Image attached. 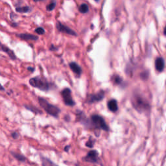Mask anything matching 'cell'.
Here are the masks:
<instances>
[{
    "instance_id": "cell-23",
    "label": "cell",
    "mask_w": 166,
    "mask_h": 166,
    "mask_svg": "<svg viewBox=\"0 0 166 166\" xmlns=\"http://www.w3.org/2000/svg\"><path fill=\"white\" fill-rule=\"evenodd\" d=\"M146 74H149V73H145V72H144V73H142V79H145V78L146 79H147L148 77L147 76H146Z\"/></svg>"
},
{
    "instance_id": "cell-11",
    "label": "cell",
    "mask_w": 166,
    "mask_h": 166,
    "mask_svg": "<svg viewBox=\"0 0 166 166\" xmlns=\"http://www.w3.org/2000/svg\"><path fill=\"white\" fill-rule=\"evenodd\" d=\"M0 50L3 51V52H5L6 54H7L9 57L11 58L12 60H16V56L15 53H14V51L12 50H11V49L9 48L8 47H6V45L1 44V47H0Z\"/></svg>"
},
{
    "instance_id": "cell-14",
    "label": "cell",
    "mask_w": 166,
    "mask_h": 166,
    "mask_svg": "<svg viewBox=\"0 0 166 166\" xmlns=\"http://www.w3.org/2000/svg\"><path fill=\"white\" fill-rule=\"evenodd\" d=\"M41 162L42 166H58L50 159L44 157H41Z\"/></svg>"
},
{
    "instance_id": "cell-21",
    "label": "cell",
    "mask_w": 166,
    "mask_h": 166,
    "mask_svg": "<svg viewBox=\"0 0 166 166\" xmlns=\"http://www.w3.org/2000/svg\"><path fill=\"white\" fill-rule=\"evenodd\" d=\"M35 32H37L38 34H44L45 33V30L42 27H38L35 29Z\"/></svg>"
},
{
    "instance_id": "cell-22",
    "label": "cell",
    "mask_w": 166,
    "mask_h": 166,
    "mask_svg": "<svg viewBox=\"0 0 166 166\" xmlns=\"http://www.w3.org/2000/svg\"><path fill=\"white\" fill-rule=\"evenodd\" d=\"M19 134L17 132H14L11 134V136L14 139H18L19 138Z\"/></svg>"
},
{
    "instance_id": "cell-20",
    "label": "cell",
    "mask_w": 166,
    "mask_h": 166,
    "mask_svg": "<svg viewBox=\"0 0 166 166\" xmlns=\"http://www.w3.org/2000/svg\"><path fill=\"white\" fill-rule=\"evenodd\" d=\"M94 142H95V140H93V139L90 137L89 140L86 142V146L89 148H92L94 145Z\"/></svg>"
},
{
    "instance_id": "cell-15",
    "label": "cell",
    "mask_w": 166,
    "mask_h": 166,
    "mask_svg": "<svg viewBox=\"0 0 166 166\" xmlns=\"http://www.w3.org/2000/svg\"><path fill=\"white\" fill-rule=\"evenodd\" d=\"M11 154L13 157L16 159V160H18L19 162H25L26 160L25 156L20 153H18V152H11Z\"/></svg>"
},
{
    "instance_id": "cell-9",
    "label": "cell",
    "mask_w": 166,
    "mask_h": 166,
    "mask_svg": "<svg viewBox=\"0 0 166 166\" xmlns=\"http://www.w3.org/2000/svg\"><path fill=\"white\" fill-rule=\"evenodd\" d=\"M165 61L162 57H158L155 60V68L158 72H162L164 70Z\"/></svg>"
},
{
    "instance_id": "cell-26",
    "label": "cell",
    "mask_w": 166,
    "mask_h": 166,
    "mask_svg": "<svg viewBox=\"0 0 166 166\" xmlns=\"http://www.w3.org/2000/svg\"><path fill=\"white\" fill-rule=\"evenodd\" d=\"M0 90L1 91H4L5 90V88H4V87H3L1 84H0Z\"/></svg>"
},
{
    "instance_id": "cell-7",
    "label": "cell",
    "mask_w": 166,
    "mask_h": 166,
    "mask_svg": "<svg viewBox=\"0 0 166 166\" xmlns=\"http://www.w3.org/2000/svg\"><path fill=\"white\" fill-rule=\"evenodd\" d=\"M105 96V93L103 90H101L100 92L96 93H93L89 95L88 97V102L89 103H94L101 101H102Z\"/></svg>"
},
{
    "instance_id": "cell-1",
    "label": "cell",
    "mask_w": 166,
    "mask_h": 166,
    "mask_svg": "<svg viewBox=\"0 0 166 166\" xmlns=\"http://www.w3.org/2000/svg\"><path fill=\"white\" fill-rule=\"evenodd\" d=\"M132 103L134 108L139 112H145L150 109V105L148 101L139 93H134L133 95Z\"/></svg>"
},
{
    "instance_id": "cell-10",
    "label": "cell",
    "mask_w": 166,
    "mask_h": 166,
    "mask_svg": "<svg viewBox=\"0 0 166 166\" xmlns=\"http://www.w3.org/2000/svg\"><path fill=\"white\" fill-rule=\"evenodd\" d=\"M17 37L19 38L22 39L24 40H37L38 39V37L37 36L31 34H28V33H22V34H18L16 35Z\"/></svg>"
},
{
    "instance_id": "cell-19",
    "label": "cell",
    "mask_w": 166,
    "mask_h": 166,
    "mask_svg": "<svg viewBox=\"0 0 166 166\" xmlns=\"http://www.w3.org/2000/svg\"><path fill=\"white\" fill-rule=\"evenodd\" d=\"M55 6H56V1H53L50 3V4L46 6V9L48 11H51L55 8Z\"/></svg>"
},
{
    "instance_id": "cell-28",
    "label": "cell",
    "mask_w": 166,
    "mask_h": 166,
    "mask_svg": "<svg viewBox=\"0 0 166 166\" xmlns=\"http://www.w3.org/2000/svg\"><path fill=\"white\" fill-rule=\"evenodd\" d=\"M1 42H0V47H1Z\"/></svg>"
},
{
    "instance_id": "cell-24",
    "label": "cell",
    "mask_w": 166,
    "mask_h": 166,
    "mask_svg": "<svg viewBox=\"0 0 166 166\" xmlns=\"http://www.w3.org/2000/svg\"><path fill=\"white\" fill-rule=\"evenodd\" d=\"M27 70H28L29 71H31V72H33V71H34V68H32V67H28V68H27Z\"/></svg>"
},
{
    "instance_id": "cell-16",
    "label": "cell",
    "mask_w": 166,
    "mask_h": 166,
    "mask_svg": "<svg viewBox=\"0 0 166 166\" xmlns=\"http://www.w3.org/2000/svg\"><path fill=\"white\" fill-rule=\"evenodd\" d=\"M31 9L28 6H18V7L16 8V11L19 12V13H27L29 11H31Z\"/></svg>"
},
{
    "instance_id": "cell-8",
    "label": "cell",
    "mask_w": 166,
    "mask_h": 166,
    "mask_svg": "<svg viewBox=\"0 0 166 166\" xmlns=\"http://www.w3.org/2000/svg\"><path fill=\"white\" fill-rule=\"evenodd\" d=\"M57 29L58 31L62 32H64V33L68 34L71 36H77V34L75 32L73 29H71L68 26H66L61 24L60 22H57Z\"/></svg>"
},
{
    "instance_id": "cell-18",
    "label": "cell",
    "mask_w": 166,
    "mask_h": 166,
    "mask_svg": "<svg viewBox=\"0 0 166 166\" xmlns=\"http://www.w3.org/2000/svg\"><path fill=\"white\" fill-rule=\"evenodd\" d=\"M112 79L114 80V83L116 84H119L122 83L123 79L121 77H119V75H115L113 77Z\"/></svg>"
},
{
    "instance_id": "cell-12",
    "label": "cell",
    "mask_w": 166,
    "mask_h": 166,
    "mask_svg": "<svg viewBox=\"0 0 166 166\" xmlns=\"http://www.w3.org/2000/svg\"><path fill=\"white\" fill-rule=\"evenodd\" d=\"M70 68L75 73L78 75H80L82 74L83 72L82 68H81L79 65H78L77 63H71L70 64Z\"/></svg>"
},
{
    "instance_id": "cell-17",
    "label": "cell",
    "mask_w": 166,
    "mask_h": 166,
    "mask_svg": "<svg viewBox=\"0 0 166 166\" xmlns=\"http://www.w3.org/2000/svg\"><path fill=\"white\" fill-rule=\"evenodd\" d=\"M79 12L81 13H83V14H86L88 12V6L87 4L86 3H83V4H81L79 6Z\"/></svg>"
},
{
    "instance_id": "cell-4",
    "label": "cell",
    "mask_w": 166,
    "mask_h": 166,
    "mask_svg": "<svg viewBox=\"0 0 166 166\" xmlns=\"http://www.w3.org/2000/svg\"><path fill=\"white\" fill-rule=\"evenodd\" d=\"M29 84L32 87L42 91H47L50 89V84L48 81L40 77H35L29 80Z\"/></svg>"
},
{
    "instance_id": "cell-27",
    "label": "cell",
    "mask_w": 166,
    "mask_h": 166,
    "mask_svg": "<svg viewBox=\"0 0 166 166\" xmlns=\"http://www.w3.org/2000/svg\"><path fill=\"white\" fill-rule=\"evenodd\" d=\"M50 50H53H53H57V49H55V48H54V46H53V45H51V47Z\"/></svg>"
},
{
    "instance_id": "cell-13",
    "label": "cell",
    "mask_w": 166,
    "mask_h": 166,
    "mask_svg": "<svg viewBox=\"0 0 166 166\" xmlns=\"http://www.w3.org/2000/svg\"><path fill=\"white\" fill-rule=\"evenodd\" d=\"M108 108L110 111L115 112L118 111V103H117L116 100L115 99H111L110 100L108 103Z\"/></svg>"
},
{
    "instance_id": "cell-2",
    "label": "cell",
    "mask_w": 166,
    "mask_h": 166,
    "mask_svg": "<svg viewBox=\"0 0 166 166\" xmlns=\"http://www.w3.org/2000/svg\"><path fill=\"white\" fill-rule=\"evenodd\" d=\"M38 102L40 103V106L49 114L55 117V118H57L58 116V114L60 112V110L58 107L51 105L47 100L42 98V97H38Z\"/></svg>"
},
{
    "instance_id": "cell-25",
    "label": "cell",
    "mask_w": 166,
    "mask_h": 166,
    "mask_svg": "<svg viewBox=\"0 0 166 166\" xmlns=\"http://www.w3.org/2000/svg\"><path fill=\"white\" fill-rule=\"evenodd\" d=\"M70 148V145H68V146H66L64 148V151H66V152H68V151H69V149Z\"/></svg>"
},
{
    "instance_id": "cell-5",
    "label": "cell",
    "mask_w": 166,
    "mask_h": 166,
    "mask_svg": "<svg viewBox=\"0 0 166 166\" xmlns=\"http://www.w3.org/2000/svg\"><path fill=\"white\" fill-rule=\"evenodd\" d=\"M83 160L86 162L92 164H100L101 161L99 157V152L96 150L90 151L86 157L83 158Z\"/></svg>"
},
{
    "instance_id": "cell-6",
    "label": "cell",
    "mask_w": 166,
    "mask_h": 166,
    "mask_svg": "<svg viewBox=\"0 0 166 166\" xmlns=\"http://www.w3.org/2000/svg\"><path fill=\"white\" fill-rule=\"evenodd\" d=\"M61 95L63 97L64 103L66 105L70 106H73L75 105V103L73 101L72 96H71V91L68 88H66L61 92Z\"/></svg>"
},
{
    "instance_id": "cell-3",
    "label": "cell",
    "mask_w": 166,
    "mask_h": 166,
    "mask_svg": "<svg viewBox=\"0 0 166 166\" xmlns=\"http://www.w3.org/2000/svg\"><path fill=\"white\" fill-rule=\"evenodd\" d=\"M91 121L90 122L89 128H93L97 129H101L103 131H109V128L108 125L101 116L94 114L91 116Z\"/></svg>"
}]
</instances>
